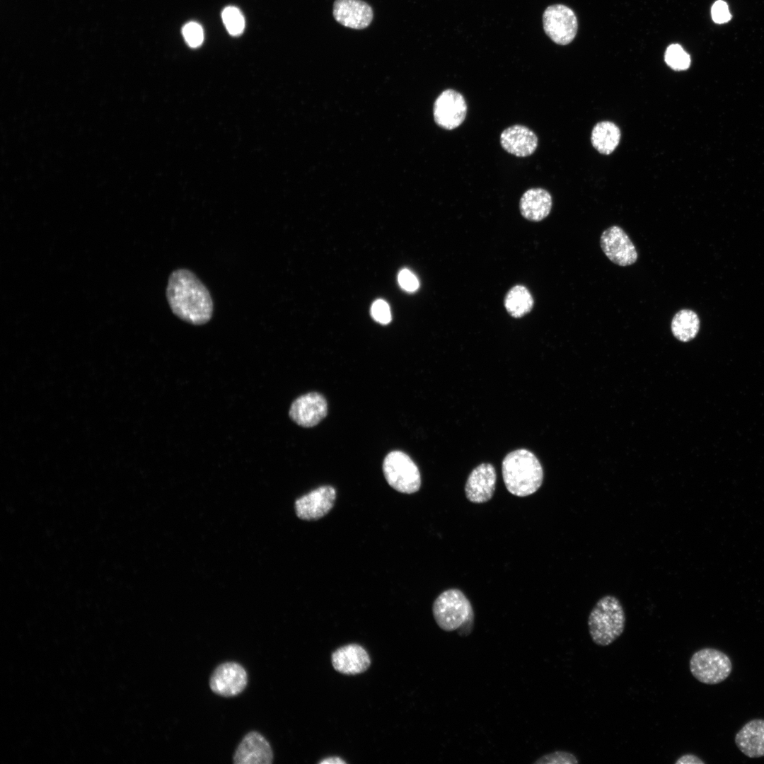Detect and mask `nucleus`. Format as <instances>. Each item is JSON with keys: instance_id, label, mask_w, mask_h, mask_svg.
Listing matches in <instances>:
<instances>
[{"instance_id": "obj_4", "label": "nucleus", "mask_w": 764, "mask_h": 764, "mask_svg": "<svg viewBox=\"0 0 764 764\" xmlns=\"http://www.w3.org/2000/svg\"><path fill=\"white\" fill-rule=\"evenodd\" d=\"M432 612L439 627L446 632L459 630L466 635L471 632L474 613L470 602L459 589L444 591L435 599Z\"/></svg>"}, {"instance_id": "obj_31", "label": "nucleus", "mask_w": 764, "mask_h": 764, "mask_svg": "<svg viewBox=\"0 0 764 764\" xmlns=\"http://www.w3.org/2000/svg\"><path fill=\"white\" fill-rule=\"evenodd\" d=\"M320 764H345L347 763L342 758L338 756H330L325 758L319 762Z\"/></svg>"}, {"instance_id": "obj_11", "label": "nucleus", "mask_w": 764, "mask_h": 764, "mask_svg": "<svg viewBox=\"0 0 764 764\" xmlns=\"http://www.w3.org/2000/svg\"><path fill=\"white\" fill-rule=\"evenodd\" d=\"M336 490L332 486H320L297 499L295 511L303 520H317L326 515L333 507Z\"/></svg>"}, {"instance_id": "obj_5", "label": "nucleus", "mask_w": 764, "mask_h": 764, "mask_svg": "<svg viewBox=\"0 0 764 764\" xmlns=\"http://www.w3.org/2000/svg\"><path fill=\"white\" fill-rule=\"evenodd\" d=\"M383 471L388 485L399 492L412 494L420 488L419 468L403 451H393L388 453L383 463Z\"/></svg>"}, {"instance_id": "obj_12", "label": "nucleus", "mask_w": 764, "mask_h": 764, "mask_svg": "<svg viewBox=\"0 0 764 764\" xmlns=\"http://www.w3.org/2000/svg\"><path fill=\"white\" fill-rule=\"evenodd\" d=\"M328 414V403L321 394L312 392L296 398L291 405L289 416L298 425L312 427Z\"/></svg>"}, {"instance_id": "obj_16", "label": "nucleus", "mask_w": 764, "mask_h": 764, "mask_svg": "<svg viewBox=\"0 0 764 764\" xmlns=\"http://www.w3.org/2000/svg\"><path fill=\"white\" fill-rule=\"evenodd\" d=\"M331 661L335 671L345 675L361 673L371 665L369 654L358 644L339 647L332 653Z\"/></svg>"}, {"instance_id": "obj_19", "label": "nucleus", "mask_w": 764, "mask_h": 764, "mask_svg": "<svg viewBox=\"0 0 764 764\" xmlns=\"http://www.w3.org/2000/svg\"><path fill=\"white\" fill-rule=\"evenodd\" d=\"M552 201L550 194L543 188H531L521 197L519 209L528 220L539 221L550 214Z\"/></svg>"}, {"instance_id": "obj_10", "label": "nucleus", "mask_w": 764, "mask_h": 764, "mask_svg": "<svg viewBox=\"0 0 764 764\" xmlns=\"http://www.w3.org/2000/svg\"><path fill=\"white\" fill-rule=\"evenodd\" d=\"M248 684V674L240 664L228 661L219 664L209 678V687L215 694L233 697L242 693Z\"/></svg>"}, {"instance_id": "obj_14", "label": "nucleus", "mask_w": 764, "mask_h": 764, "mask_svg": "<svg viewBox=\"0 0 764 764\" xmlns=\"http://www.w3.org/2000/svg\"><path fill=\"white\" fill-rule=\"evenodd\" d=\"M497 473L490 463H481L469 474L465 485L467 499L473 503H485L492 497L496 486Z\"/></svg>"}, {"instance_id": "obj_27", "label": "nucleus", "mask_w": 764, "mask_h": 764, "mask_svg": "<svg viewBox=\"0 0 764 764\" xmlns=\"http://www.w3.org/2000/svg\"><path fill=\"white\" fill-rule=\"evenodd\" d=\"M371 312L374 320L381 324H387L391 320L390 307L383 300L375 301L371 306Z\"/></svg>"}, {"instance_id": "obj_23", "label": "nucleus", "mask_w": 764, "mask_h": 764, "mask_svg": "<svg viewBox=\"0 0 764 764\" xmlns=\"http://www.w3.org/2000/svg\"><path fill=\"white\" fill-rule=\"evenodd\" d=\"M223 23L228 33L234 37L241 35L245 29V18L241 11L236 6H229L221 12Z\"/></svg>"}, {"instance_id": "obj_22", "label": "nucleus", "mask_w": 764, "mask_h": 764, "mask_svg": "<svg viewBox=\"0 0 764 764\" xmlns=\"http://www.w3.org/2000/svg\"><path fill=\"white\" fill-rule=\"evenodd\" d=\"M533 306V299L528 289L522 285L513 286L504 299V306L509 315L521 318L529 313Z\"/></svg>"}, {"instance_id": "obj_1", "label": "nucleus", "mask_w": 764, "mask_h": 764, "mask_svg": "<svg viewBox=\"0 0 764 764\" xmlns=\"http://www.w3.org/2000/svg\"><path fill=\"white\" fill-rule=\"evenodd\" d=\"M166 294L172 312L182 320L200 325L211 320L214 312L212 296L190 270H174L169 276Z\"/></svg>"}, {"instance_id": "obj_17", "label": "nucleus", "mask_w": 764, "mask_h": 764, "mask_svg": "<svg viewBox=\"0 0 764 764\" xmlns=\"http://www.w3.org/2000/svg\"><path fill=\"white\" fill-rule=\"evenodd\" d=\"M502 147L518 157L533 154L538 146L536 134L526 126L515 125L505 129L500 134Z\"/></svg>"}, {"instance_id": "obj_30", "label": "nucleus", "mask_w": 764, "mask_h": 764, "mask_svg": "<svg viewBox=\"0 0 764 764\" xmlns=\"http://www.w3.org/2000/svg\"><path fill=\"white\" fill-rule=\"evenodd\" d=\"M676 764H705V762L696 755L686 753L680 756L675 762Z\"/></svg>"}, {"instance_id": "obj_20", "label": "nucleus", "mask_w": 764, "mask_h": 764, "mask_svg": "<svg viewBox=\"0 0 764 764\" xmlns=\"http://www.w3.org/2000/svg\"><path fill=\"white\" fill-rule=\"evenodd\" d=\"M620 131L618 127L609 121L598 122L591 132V143L601 154H610L619 144Z\"/></svg>"}, {"instance_id": "obj_7", "label": "nucleus", "mask_w": 764, "mask_h": 764, "mask_svg": "<svg viewBox=\"0 0 764 764\" xmlns=\"http://www.w3.org/2000/svg\"><path fill=\"white\" fill-rule=\"evenodd\" d=\"M543 23L547 35L558 45H567L576 36L578 27L576 15L565 5L548 6L543 13Z\"/></svg>"}, {"instance_id": "obj_28", "label": "nucleus", "mask_w": 764, "mask_h": 764, "mask_svg": "<svg viewBox=\"0 0 764 764\" xmlns=\"http://www.w3.org/2000/svg\"><path fill=\"white\" fill-rule=\"evenodd\" d=\"M398 280L400 286L408 292L417 291L419 286L417 277L407 269H403L399 272Z\"/></svg>"}, {"instance_id": "obj_2", "label": "nucleus", "mask_w": 764, "mask_h": 764, "mask_svg": "<svg viewBox=\"0 0 764 764\" xmlns=\"http://www.w3.org/2000/svg\"><path fill=\"white\" fill-rule=\"evenodd\" d=\"M502 471L507 490L517 497L533 494L543 483L542 465L535 454L526 448L509 453L502 461Z\"/></svg>"}, {"instance_id": "obj_25", "label": "nucleus", "mask_w": 764, "mask_h": 764, "mask_svg": "<svg viewBox=\"0 0 764 764\" xmlns=\"http://www.w3.org/2000/svg\"><path fill=\"white\" fill-rule=\"evenodd\" d=\"M182 33L186 43L192 48L199 47L204 40L202 27L196 22H189L182 28Z\"/></svg>"}, {"instance_id": "obj_21", "label": "nucleus", "mask_w": 764, "mask_h": 764, "mask_svg": "<svg viewBox=\"0 0 764 764\" xmlns=\"http://www.w3.org/2000/svg\"><path fill=\"white\" fill-rule=\"evenodd\" d=\"M673 336L681 342H689L697 335L700 329V319L697 313L690 309L678 311L671 320Z\"/></svg>"}, {"instance_id": "obj_6", "label": "nucleus", "mask_w": 764, "mask_h": 764, "mask_svg": "<svg viewBox=\"0 0 764 764\" xmlns=\"http://www.w3.org/2000/svg\"><path fill=\"white\" fill-rule=\"evenodd\" d=\"M689 666L695 678L709 685L724 681L732 670L729 657L714 648H703L695 652L690 657Z\"/></svg>"}, {"instance_id": "obj_13", "label": "nucleus", "mask_w": 764, "mask_h": 764, "mask_svg": "<svg viewBox=\"0 0 764 764\" xmlns=\"http://www.w3.org/2000/svg\"><path fill=\"white\" fill-rule=\"evenodd\" d=\"M236 764H270L273 752L267 740L257 731H250L236 748L233 757Z\"/></svg>"}, {"instance_id": "obj_26", "label": "nucleus", "mask_w": 764, "mask_h": 764, "mask_svg": "<svg viewBox=\"0 0 764 764\" xmlns=\"http://www.w3.org/2000/svg\"><path fill=\"white\" fill-rule=\"evenodd\" d=\"M534 763L577 764L579 763V760L570 752L557 751L542 756Z\"/></svg>"}, {"instance_id": "obj_8", "label": "nucleus", "mask_w": 764, "mask_h": 764, "mask_svg": "<svg viewBox=\"0 0 764 764\" xmlns=\"http://www.w3.org/2000/svg\"><path fill=\"white\" fill-rule=\"evenodd\" d=\"M433 114L437 125L444 129H454L463 122L466 117L465 100L461 93L455 90H444L434 102Z\"/></svg>"}, {"instance_id": "obj_24", "label": "nucleus", "mask_w": 764, "mask_h": 764, "mask_svg": "<svg viewBox=\"0 0 764 764\" xmlns=\"http://www.w3.org/2000/svg\"><path fill=\"white\" fill-rule=\"evenodd\" d=\"M664 59L666 63L676 71L685 70L690 64V55L678 44H673L668 47L664 54Z\"/></svg>"}, {"instance_id": "obj_29", "label": "nucleus", "mask_w": 764, "mask_h": 764, "mask_svg": "<svg viewBox=\"0 0 764 764\" xmlns=\"http://www.w3.org/2000/svg\"><path fill=\"white\" fill-rule=\"evenodd\" d=\"M711 13L712 20L716 23H726L731 18L727 3L722 0H718L714 3L712 6Z\"/></svg>"}, {"instance_id": "obj_15", "label": "nucleus", "mask_w": 764, "mask_h": 764, "mask_svg": "<svg viewBox=\"0 0 764 764\" xmlns=\"http://www.w3.org/2000/svg\"><path fill=\"white\" fill-rule=\"evenodd\" d=\"M332 13L340 24L357 30L368 27L374 17L371 6L361 0H336Z\"/></svg>"}, {"instance_id": "obj_3", "label": "nucleus", "mask_w": 764, "mask_h": 764, "mask_svg": "<svg viewBox=\"0 0 764 764\" xmlns=\"http://www.w3.org/2000/svg\"><path fill=\"white\" fill-rule=\"evenodd\" d=\"M626 615L620 601L615 596H602L595 603L588 617V627L594 643L606 647L624 632Z\"/></svg>"}, {"instance_id": "obj_9", "label": "nucleus", "mask_w": 764, "mask_h": 764, "mask_svg": "<svg viewBox=\"0 0 764 764\" xmlns=\"http://www.w3.org/2000/svg\"><path fill=\"white\" fill-rule=\"evenodd\" d=\"M600 244L606 257L619 266H628L637 260L636 248L625 231L618 226H611L604 230Z\"/></svg>"}, {"instance_id": "obj_18", "label": "nucleus", "mask_w": 764, "mask_h": 764, "mask_svg": "<svg viewBox=\"0 0 764 764\" xmlns=\"http://www.w3.org/2000/svg\"><path fill=\"white\" fill-rule=\"evenodd\" d=\"M735 743L749 758L764 756V719H755L745 724L736 734Z\"/></svg>"}]
</instances>
